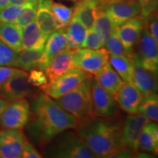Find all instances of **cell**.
I'll return each mask as SVG.
<instances>
[{
	"instance_id": "6da1fadb",
	"label": "cell",
	"mask_w": 158,
	"mask_h": 158,
	"mask_svg": "<svg viewBox=\"0 0 158 158\" xmlns=\"http://www.w3.org/2000/svg\"><path fill=\"white\" fill-rule=\"evenodd\" d=\"M33 98L27 130L31 140L41 149L58 134L76 128L78 120L54 99L44 93H38Z\"/></svg>"
},
{
	"instance_id": "7a4b0ae2",
	"label": "cell",
	"mask_w": 158,
	"mask_h": 158,
	"mask_svg": "<svg viewBox=\"0 0 158 158\" xmlns=\"http://www.w3.org/2000/svg\"><path fill=\"white\" fill-rule=\"evenodd\" d=\"M123 120L121 114L112 118L92 116L78 120L74 130L97 157H110L126 149L121 135Z\"/></svg>"
},
{
	"instance_id": "3957f363",
	"label": "cell",
	"mask_w": 158,
	"mask_h": 158,
	"mask_svg": "<svg viewBox=\"0 0 158 158\" xmlns=\"http://www.w3.org/2000/svg\"><path fill=\"white\" fill-rule=\"evenodd\" d=\"M43 157L53 158H95L96 155L74 129L62 132L43 149Z\"/></svg>"
},
{
	"instance_id": "277c9868",
	"label": "cell",
	"mask_w": 158,
	"mask_h": 158,
	"mask_svg": "<svg viewBox=\"0 0 158 158\" xmlns=\"http://www.w3.org/2000/svg\"><path fill=\"white\" fill-rule=\"evenodd\" d=\"M93 78H86L68 93L56 99L61 107L74 116L77 120L94 116L92 111L91 84Z\"/></svg>"
},
{
	"instance_id": "5b68a950",
	"label": "cell",
	"mask_w": 158,
	"mask_h": 158,
	"mask_svg": "<svg viewBox=\"0 0 158 158\" xmlns=\"http://www.w3.org/2000/svg\"><path fill=\"white\" fill-rule=\"evenodd\" d=\"M92 75L81 69L74 68L43 86L40 89L51 98H60L78 86L85 79L92 78Z\"/></svg>"
},
{
	"instance_id": "8992f818",
	"label": "cell",
	"mask_w": 158,
	"mask_h": 158,
	"mask_svg": "<svg viewBox=\"0 0 158 158\" xmlns=\"http://www.w3.org/2000/svg\"><path fill=\"white\" fill-rule=\"evenodd\" d=\"M109 54L106 48L94 50L81 48L73 51V61L75 68L92 75H95L108 63Z\"/></svg>"
},
{
	"instance_id": "52a82bcc",
	"label": "cell",
	"mask_w": 158,
	"mask_h": 158,
	"mask_svg": "<svg viewBox=\"0 0 158 158\" xmlns=\"http://www.w3.org/2000/svg\"><path fill=\"white\" fill-rule=\"evenodd\" d=\"M31 116V106L26 98L9 102L0 118V128L23 129Z\"/></svg>"
},
{
	"instance_id": "ba28073f",
	"label": "cell",
	"mask_w": 158,
	"mask_h": 158,
	"mask_svg": "<svg viewBox=\"0 0 158 158\" xmlns=\"http://www.w3.org/2000/svg\"><path fill=\"white\" fill-rule=\"evenodd\" d=\"M157 43L143 26L133 56L142 66L156 74L158 70Z\"/></svg>"
},
{
	"instance_id": "9c48e42d",
	"label": "cell",
	"mask_w": 158,
	"mask_h": 158,
	"mask_svg": "<svg viewBox=\"0 0 158 158\" xmlns=\"http://www.w3.org/2000/svg\"><path fill=\"white\" fill-rule=\"evenodd\" d=\"M91 96L94 116L112 118L120 114L119 107L115 99L98 84L94 77L91 84Z\"/></svg>"
},
{
	"instance_id": "30bf717a",
	"label": "cell",
	"mask_w": 158,
	"mask_h": 158,
	"mask_svg": "<svg viewBox=\"0 0 158 158\" xmlns=\"http://www.w3.org/2000/svg\"><path fill=\"white\" fill-rule=\"evenodd\" d=\"M28 73L23 71L15 75L0 87V98L10 102L21 98L35 97L39 92L28 81Z\"/></svg>"
},
{
	"instance_id": "8fae6325",
	"label": "cell",
	"mask_w": 158,
	"mask_h": 158,
	"mask_svg": "<svg viewBox=\"0 0 158 158\" xmlns=\"http://www.w3.org/2000/svg\"><path fill=\"white\" fill-rule=\"evenodd\" d=\"M150 122L145 116L141 114H129L124 118L122 127V140L124 148L138 155V140L141 130Z\"/></svg>"
},
{
	"instance_id": "7c38bea8",
	"label": "cell",
	"mask_w": 158,
	"mask_h": 158,
	"mask_svg": "<svg viewBox=\"0 0 158 158\" xmlns=\"http://www.w3.org/2000/svg\"><path fill=\"white\" fill-rule=\"evenodd\" d=\"M143 26L144 19L141 15H138L116 28V31L121 40L126 54L130 58H133Z\"/></svg>"
},
{
	"instance_id": "4fadbf2b",
	"label": "cell",
	"mask_w": 158,
	"mask_h": 158,
	"mask_svg": "<svg viewBox=\"0 0 158 158\" xmlns=\"http://www.w3.org/2000/svg\"><path fill=\"white\" fill-rule=\"evenodd\" d=\"M27 141L22 129L0 128V153L3 158L21 157Z\"/></svg>"
},
{
	"instance_id": "5bb4252c",
	"label": "cell",
	"mask_w": 158,
	"mask_h": 158,
	"mask_svg": "<svg viewBox=\"0 0 158 158\" xmlns=\"http://www.w3.org/2000/svg\"><path fill=\"white\" fill-rule=\"evenodd\" d=\"M100 5L115 29L129 19L141 14V7L137 0L109 4L100 2Z\"/></svg>"
},
{
	"instance_id": "9a60e30c",
	"label": "cell",
	"mask_w": 158,
	"mask_h": 158,
	"mask_svg": "<svg viewBox=\"0 0 158 158\" xmlns=\"http://www.w3.org/2000/svg\"><path fill=\"white\" fill-rule=\"evenodd\" d=\"M133 59V72L131 83L141 92L143 98L157 94V74L152 72Z\"/></svg>"
},
{
	"instance_id": "2e32d148",
	"label": "cell",
	"mask_w": 158,
	"mask_h": 158,
	"mask_svg": "<svg viewBox=\"0 0 158 158\" xmlns=\"http://www.w3.org/2000/svg\"><path fill=\"white\" fill-rule=\"evenodd\" d=\"M48 64L49 61L45 54L44 47L23 49L18 54L15 68L25 71H30L32 69L45 70Z\"/></svg>"
},
{
	"instance_id": "e0dca14e",
	"label": "cell",
	"mask_w": 158,
	"mask_h": 158,
	"mask_svg": "<svg viewBox=\"0 0 158 158\" xmlns=\"http://www.w3.org/2000/svg\"><path fill=\"white\" fill-rule=\"evenodd\" d=\"M114 99L123 111L133 114L138 113L143 97L132 83H124Z\"/></svg>"
},
{
	"instance_id": "ac0fdd59",
	"label": "cell",
	"mask_w": 158,
	"mask_h": 158,
	"mask_svg": "<svg viewBox=\"0 0 158 158\" xmlns=\"http://www.w3.org/2000/svg\"><path fill=\"white\" fill-rule=\"evenodd\" d=\"M74 68L73 51L67 48L51 59L45 70V75L48 82H51Z\"/></svg>"
},
{
	"instance_id": "d6986e66",
	"label": "cell",
	"mask_w": 158,
	"mask_h": 158,
	"mask_svg": "<svg viewBox=\"0 0 158 158\" xmlns=\"http://www.w3.org/2000/svg\"><path fill=\"white\" fill-rule=\"evenodd\" d=\"M73 8V17L78 20L86 29L94 26L97 11L100 2L99 0H77Z\"/></svg>"
},
{
	"instance_id": "ffe728a7",
	"label": "cell",
	"mask_w": 158,
	"mask_h": 158,
	"mask_svg": "<svg viewBox=\"0 0 158 158\" xmlns=\"http://www.w3.org/2000/svg\"><path fill=\"white\" fill-rule=\"evenodd\" d=\"M94 78L98 84L114 98L124 83L117 73L110 66L109 62L99 70L94 75Z\"/></svg>"
},
{
	"instance_id": "44dd1931",
	"label": "cell",
	"mask_w": 158,
	"mask_h": 158,
	"mask_svg": "<svg viewBox=\"0 0 158 158\" xmlns=\"http://www.w3.org/2000/svg\"><path fill=\"white\" fill-rule=\"evenodd\" d=\"M52 0H37V9L35 17L40 29L47 37L56 30L52 11Z\"/></svg>"
},
{
	"instance_id": "7402d4cb",
	"label": "cell",
	"mask_w": 158,
	"mask_h": 158,
	"mask_svg": "<svg viewBox=\"0 0 158 158\" xmlns=\"http://www.w3.org/2000/svg\"><path fill=\"white\" fill-rule=\"evenodd\" d=\"M47 38L48 37L43 35L35 21H32L21 28L22 50L43 48Z\"/></svg>"
},
{
	"instance_id": "603a6c76",
	"label": "cell",
	"mask_w": 158,
	"mask_h": 158,
	"mask_svg": "<svg viewBox=\"0 0 158 158\" xmlns=\"http://www.w3.org/2000/svg\"><path fill=\"white\" fill-rule=\"evenodd\" d=\"M138 151L157 154L158 127L155 122H150L144 126L138 140Z\"/></svg>"
},
{
	"instance_id": "cb8c5ba5",
	"label": "cell",
	"mask_w": 158,
	"mask_h": 158,
	"mask_svg": "<svg viewBox=\"0 0 158 158\" xmlns=\"http://www.w3.org/2000/svg\"><path fill=\"white\" fill-rule=\"evenodd\" d=\"M0 41L19 53L21 47V28L15 23L0 22Z\"/></svg>"
},
{
	"instance_id": "d4e9b609",
	"label": "cell",
	"mask_w": 158,
	"mask_h": 158,
	"mask_svg": "<svg viewBox=\"0 0 158 158\" xmlns=\"http://www.w3.org/2000/svg\"><path fill=\"white\" fill-rule=\"evenodd\" d=\"M65 32L68 49L73 51L83 48L87 29L85 28L78 20L73 17L66 28Z\"/></svg>"
},
{
	"instance_id": "484cf974",
	"label": "cell",
	"mask_w": 158,
	"mask_h": 158,
	"mask_svg": "<svg viewBox=\"0 0 158 158\" xmlns=\"http://www.w3.org/2000/svg\"><path fill=\"white\" fill-rule=\"evenodd\" d=\"M65 30L66 29H57L47 38L44 51L49 62L53 57L68 48Z\"/></svg>"
},
{
	"instance_id": "4316f807",
	"label": "cell",
	"mask_w": 158,
	"mask_h": 158,
	"mask_svg": "<svg viewBox=\"0 0 158 158\" xmlns=\"http://www.w3.org/2000/svg\"><path fill=\"white\" fill-rule=\"evenodd\" d=\"M108 62L124 83H131L134 65L133 59L127 56H109Z\"/></svg>"
},
{
	"instance_id": "83f0119b",
	"label": "cell",
	"mask_w": 158,
	"mask_h": 158,
	"mask_svg": "<svg viewBox=\"0 0 158 158\" xmlns=\"http://www.w3.org/2000/svg\"><path fill=\"white\" fill-rule=\"evenodd\" d=\"M92 28L98 35L102 46H104L106 40L111 34L112 31L115 29L111 21L106 13L100 3L98 6L96 18Z\"/></svg>"
},
{
	"instance_id": "f1b7e54d",
	"label": "cell",
	"mask_w": 158,
	"mask_h": 158,
	"mask_svg": "<svg viewBox=\"0 0 158 158\" xmlns=\"http://www.w3.org/2000/svg\"><path fill=\"white\" fill-rule=\"evenodd\" d=\"M51 11L54 19L56 30L66 29L73 17V8H70L63 4L52 2Z\"/></svg>"
},
{
	"instance_id": "f546056e",
	"label": "cell",
	"mask_w": 158,
	"mask_h": 158,
	"mask_svg": "<svg viewBox=\"0 0 158 158\" xmlns=\"http://www.w3.org/2000/svg\"><path fill=\"white\" fill-rule=\"evenodd\" d=\"M138 114L145 116L149 121L157 122L158 120L157 94L143 98L138 110Z\"/></svg>"
},
{
	"instance_id": "4dcf8cb0",
	"label": "cell",
	"mask_w": 158,
	"mask_h": 158,
	"mask_svg": "<svg viewBox=\"0 0 158 158\" xmlns=\"http://www.w3.org/2000/svg\"><path fill=\"white\" fill-rule=\"evenodd\" d=\"M37 9V1L29 2L23 5L22 10L18 18L15 23L19 27L22 28L29 23L35 21L36 13Z\"/></svg>"
},
{
	"instance_id": "1f68e13d",
	"label": "cell",
	"mask_w": 158,
	"mask_h": 158,
	"mask_svg": "<svg viewBox=\"0 0 158 158\" xmlns=\"http://www.w3.org/2000/svg\"><path fill=\"white\" fill-rule=\"evenodd\" d=\"M104 45L106 46V50L108 51L110 56H127L121 40L119 39L117 33H116V29L112 31L111 34L106 40Z\"/></svg>"
},
{
	"instance_id": "d6a6232c",
	"label": "cell",
	"mask_w": 158,
	"mask_h": 158,
	"mask_svg": "<svg viewBox=\"0 0 158 158\" xmlns=\"http://www.w3.org/2000/svg\"><path fill=\"white\" fill-rule=\"evenodd\" d=\"M18 53L0 41V67H15Z\"/></svg>"
},
{
	"instance_id": "836d02e7",
	"label": "cell",
	"mask_w": 158,
	"mask_h": 158,
	"mask_svg": "<svg viewBox=\"0 0 158 158\" xmlns=\"http://www.w3.org/2000/svg\"><path fill=\"white\" fill-rule=\"evenodd\" d=\"M23 5H9L0 10V22L15 23L19 18Z\"/></svg>"
},
{
	"instance_id": "e575fe53",
	"label": "cell",
	"mask_w": 158,
	"mask_h": 158,
	"mask_svg": "<svg viewBox=\"0 0 158 158\" xmlns=\"http://www.w3.org/2000/svg\"><path fill=\"white\" fill-rule=\"evenodd\" d=\"M28 81L35 87L42 88L43 86L48 84V81L46 75L43 70L39 69H32L30 70L27 76Z\"/></svg>"
},
{
	"instance_id": "d590c367",
	"label": "cell",
	"mask_w": 158,
	"mask_h": 158,
	"mask_svg": "<svg viewBox=\"0 0 158 158\" xmlns=\"http://www.w3.org/2000/svg\"><path fill=\"white\" fill-rule=\"evenodd\" d=\"M102 45L100 42V37L97 34L95 30L93 28L88 29L86 37H85L84 45H83V48L97 50V49L102 48Z\"/></svg>"
},
{
	"instance_id": "8d00e7d4",
	"label": "cell",
	"mask_w": 158,
	"mask_h": 158,
	"mask_svg": "<svg viewBox=\"0 0 158 158\" xmlns=\"http://www.w3.org/2000/svg\"><path fill=\"white\" fill-rule=\"evenodd\" d=\"M144 27L154 40L158 43V18L157 11L152 13L144 20Z\"/></svg>"
},
{
	"instance_id": "74e56055",
	"label": "cell",
	"mask_w": 158,
	"mask_h": 158,
	"mask_svg": "<svg viewBox=\"0 0 158 158\" xmlns=\"http://www.w3.org/2000/svg\"><path fill=\"white\" fill-rule=\"evenodd\" d=\"M141 7V15L145 20L157 10L158 0H137Z\"/></svg>"
},
{
	"instance_id": "f35d334b",
	"label": "cell",
	"mask_w": 158,
	"mask_h": 158,
	"mask_svg": "<svg viewBox=\"0 0 158 158\" xmlns=\"http://www.w3.org/2000/svg\"><path fill=\"white\" fill-rule=\"evenodd\" d=\"M23 70L21 69L13 68V67L8 66H1L0 67V87H1L8 79L15 75L21 73H23Z\"/></svg>"
},
{
	"instance_id": "ab89813d",
	"label": "cell",
	"mask_w": 158,
	"mask_h": 158,
	"mask_svg": "<svg viewBox=\"0 0 158 158\" xmlns=\"http://www.w3.org/2000/svg\"><path fill=\"white\" fill-rule=\"evenodd\" d=\"M21 157L23 158H41L43 155L37 151L33 143L27 141L23 145Z\"/></svg>"
},
{
	"instance_id": "60d3db41",
	"label": "cell",
	"mask_w": 158,
	"mask_h": 158,
	"mask_svg": "<svg viewBox=\"0 0 158 158\" xmlns=\"http://www.w3.org/2000/svg\"><path fill=\"white\" fill-rule=\"evenodd\" d=\"M32 1H37V0H9V5H21Z\"/></svg>"
},
{
	"instance_id": "b9f144b4",
	"label": "cell",
	"mask_w": 158,
	"mask_h": 158,
	"mask_svg": "<svg viewBox=\"0 0 158 158\" xmlns=\"http://www.w3.org/2000/svg\"><path fill=\"white\" fill-rule=\"evenodd\" d=\"M9 103V101H7L5 99L0 98V118H1L2 114L4 110L5 109L6 106Z\"/></svg>"
},
{
	"instance_id": "7bdbcfd3",
	"label": "cell",
	"mask_w": 158,
	"mask_h": 158,
	"mask_svg": "<svg viewBox=\"0 0 158 158\" xmlns=\"http://www.w3.org/2000/svg\"><path fill=\"white\" fill-rule=\"evenodd\" d=\"M9 5V0H0V10Z\"/></svg>"
},
{
	"instance_id": "ee69618b",
	"label": "cell",
	"mask_w": 158,
	"mask_h": 158,
	"mask_svg": "<svg viewBox=\"0 0 158 158\" xmlns=\"http://www.w3.org/2000/svg\"><path fill=\"white\" fill-rule=\"evenodd\" d=\"M127 0H104L102 2L104 4H109V3H114V2H125Z\"/></svg>"
},
{
	"instance_id": "f6af8a7d",
	"label": "cell",
	"mask_w": 158,
	"mask_h": 158,
	"mask_svg": "<svg viewBox=\"0 0 158 158\" xmlns=\"http://www.w3.org/2000/svg\"><path fill=\"white\" fill-rule=\"evenodd\" d=\"M67 1H72V2H77V0H67Z\"/></svg>"
},
{
	"instance_id": "bcb514c9",
	"label": "cell",
	"mask_w": 158,
	"mask_h": 158,
	"mask_svg": "<svg viewBox=\"0 0 158 158\" xmlns=\"http://www.w3.org/2000/svg\"><path fill=\"white\" fill-rule=\"evenodd\" d=\"M0 158H3V156L2 155V154H1V153H0Z\"/></svg>"
},
{
	"instance_id": "7dc6e473",
	"label": "cell",
	"mask_w": 158,
	"mask_h": 158,
	"mask_svg": "<svg viewBox=\"0 0 158 158\" xmlns=\"http://www.w3.org/2000/svg\"><path fill=\"white\" fill-rule=\"evenodd\" d=\"M99 1H100V2H102V1H104V0H99Z\"/></svg>"
}]
</instances>
